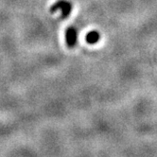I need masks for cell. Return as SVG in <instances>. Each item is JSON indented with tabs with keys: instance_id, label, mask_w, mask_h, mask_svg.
<instances>
[{
	"instance_id": "obj_1",
	"label": "cell",
	"mask_w": 157,
	"mask_h": 157,
	"mask_svg": "<svg viewBox=\"0 0 157 157\" xmlns=\"http://www.w3.org/2000/svg\"><path fill=\"white\" fill-rule=\"evenodd\" d=\"M51 13H56V12H61L62 16L67 17L72 12V4L67 1V0H58L57 2L54 3L51 8H50Z\"/></svg>"
},
{
	"instance_id": "obj_2",
	"label": "cell",
	"mask_w": 157,
	"mask_h": 157,
	"mask_svg": "<svg viewBox=\"0 0 157 157\" xmlns=\"http://www.w3.org/2000/svg\"><path fill=\"white\" fill-rule=\"evenodd\" d=\"M65 41L67 46L73 48L78 42V30L74 27H69L65 31Z\"/></svg>"
},
{
	"instance_id": "obj_3",
	"label": "cell",
	"mask_w": 157,
	"mask_h": 157,
	"mask_svg": "<svg viewBox=\"0 0 157 157\" xmlns=\"http://www.w3.org/2000/svg\"><path fill=\"white\" fill-rule=\"evenodd\" d=\"M86 39V42L90 44H97L99 39H100V34L99 32L97 31V30H92V31H89L87 33V35L85 37Z\"/></svg>"
}]
</instances>
